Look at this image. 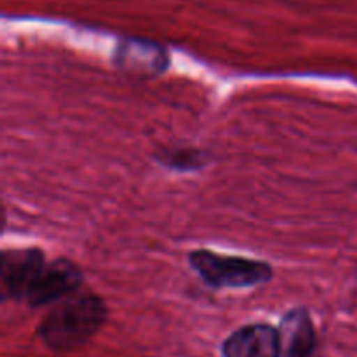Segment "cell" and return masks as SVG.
Instances as JSON below:
<instances>
[{"mask_svg": "<svg viewBox=\"0 0 357 357\" xmlns=\"http://www.w3.org/2000/svg\"><path fill=\"white\" fill-rule=\"evenodd\" d=\"M108 319V307L100 295L73 293L56 305L38 324L42 344L54 352L84 347Z\"/></svg>", "mask_w": 357, "mask_h": 357, "instance_id": "1", "label": "cell"}, {"mask_svg": "<svg viewBox=\"0 0 357 357\" xmlns=\"http://www.w3.org/2000/svg\"><path fill=\"white\" fill-rule=\"evenodd\" d=\"M188 264L202 282L213 289L253 288L274 278V268L268 261L230 257L209 250L192 251L188 255Z\"/></svg>", "mask_w": 357, "mask_h": 357, "instance_id": "2", "label": "cell"}, {"mask_svg": "<svg viewBox=\"0 0 357 357\" xmlns=\"http://www.w3.org/2000/svg\"><path fill=\"white\" fill-rule=\"evenodd\" d=\"M38 248L3 250L0 255V289L2 300H24L31 284L47 264Z\"/></svg>", "mask_w": 357, "mask_h": 357, "instance_id": "3", "label": "cell"}, {"mask_svg": "<svg viewBox=\"0 0 357 357\" xmlns=\"http://www.w3.org/2000/svg\"><path fill=\"white\" fill-rule=\"evenodd\" d=\"M82 282L84 275L79 265L66 258H56L45 264V267L31 284L24 302L33 309L49 305L77 293Z\"/></svg>", "mask_w": 357, "mask_h": 357, "instance_id": "4", "label": "cell"}, {"mask_svg": "<svg viewBox=\"0 0 357 357\" xmlns=\"http://www.w3.org/2000/svg\"><path fill=\"white\" fill-rule=\"evenodd\" d=\"M279 330L267 323L246 324L222 344V357H279Z\"/></svg>", "mask_w": 357, "mask_h": 357, "instance_id": "5", "label": "cell"}, {"mask_svg": "<svg viewBox=\"0 0 357 357\" xmlns=\"http://www.w3.org/2000/svg\"><path fill=\"white\" fill-rule=\"evenodd\" d=\"M281 356L314 357L317 351V333L310 312L305 307H296L282 316L279 324Z\"/></svg>", "mask_w": 357, "mask_h": 357, "instance_id": "6", "label": "cell"}, {"mask_svg": "<svg viewBox=\"0 0 357 357\" xmlns=\"http://www.w3.org/2000/svg\"><path fill=\"white\" fill-rule=\"evenodd\" d=\"M115 63L129 72L157 75L166 70L169 59L160 45L145 40H128L115 51Z\"/></svg>", "mask_w": 357, "mask_h": 357, "instance_id": "7", "label": "cell"}, {"mask_svg": "<svg viewBox=\"0 0 357 357\" xmlns=\"http://www.w3.org/2000/svg\"><path fill=\"white\" fill-rule=\"evenodd\" d=\"M159 162L162 166L169 167V169L181 171V173H187V171H195L201 169L208 162V155H206L202 150L197 149H176V150H167L162 155L157 157Z\"/></svg>", "mask_w": 357, "mask_h": 357, "instance_id": "8", "label": "cell"}]
</instances>
